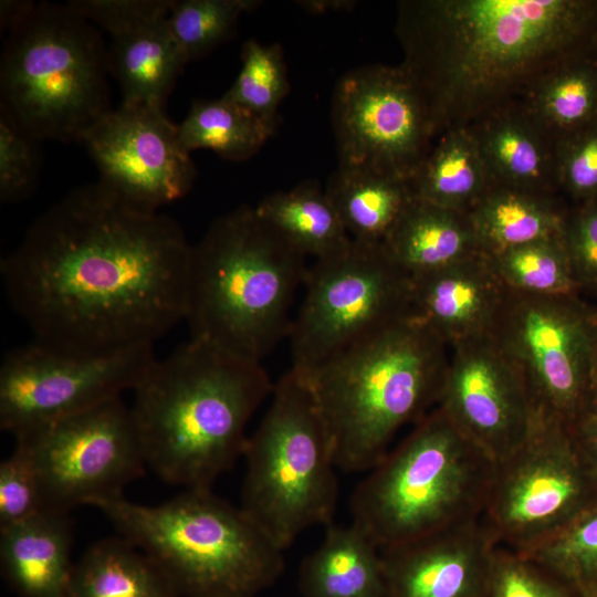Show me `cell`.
<instances>
[{"label":"cell","mask_w":597,"mask_h":597,"mask_svg":"<svg viewBox=\"0 0 597 597\" xmlns=\"http://www.w3.org/2000/svg\"><path fill=\"white\" fill-rule=\"evenodd\" d=\"M451 348L437 407L499 464L527 440L540 412L522 373L491 333Z\"/></svg>","instance_id":"obj_17"},{"label":"cell","mask_w":597,"mask_h":597,"mask_svg":"<svg viewBox=\"0 0 597 597\" xmlns=\"http://www.w3.org/2000/svg\"><path fill=\"white\" fill-rule=\"evenodd\" d=\"M569 428L586 468L597 483V410L588 406Z\"/></svg>","instance_id":"obj_41"},{"label":"cell","mask_w":597,"mask_h":597,"mask_svg":"<svg viewBox=\"0 0 597 597\" xmlns=\"http://www.w3.org/2000/svg\"><path fill=\"white\" fill-rule=\"evenodd\" d=\"M69 512L44 509L0 528V564L20 597H66L74 563Z\"/></svg>","instance_id":"obj_22"},{"label":"cell","mask_w":597,"mask_h":597,"mask_svg":"<svg viewBox=\"0 0 597 597\" xmlns=\"http://www.w3.org/2000/svg\"><path fill=\"white\" fill-rule=\"evenodd\" d=\"M119 535L147 554L180 597H254L284 568L283 551L241 509L211 489L156 505L98 502Z\"/></svg>","instance_id":"obj_6"},{"label":"cell","mask_w":597,"mask_h":597,"mask_svg":"<svg viewBox=\"0 0 597 597\" xmlns=\"http://www.w3.org/2000/svg\"><path fill=\"white\" fill-rule=\"evenodd\" d=\"M275 128L224 100H196L180 125L181 147L190 154L210 149L220 157L242 161L255 155L274 134Z\"/></svg>","instance_id":"obj_31"},{"label":"cell","mask_w":597,"mask_h":597,"mask_svg":"<svg viewBox=\"0 0 597 597\" xmlns=\"http://www.w3.org/2000/svg\"><path fill=\"white\" fill-rule=\"evenodd\" d=\"M489 256L511 291L536 295H576L579 292L563 234Z\"/></svg>","instance_id":"obj_33"},{"label":"cell","mask_w":597,"mask_h":597,"mask_svg":"<svg viewBox=\"0 0 597 597\" xmlns=\"http://www.w3.org/2000/svg\"><path fill=\"white\" fill-rule=\"evenodd\" d=\"M491 335L522 373L540 413L570 426L589 406L597 311L578 294L507 289Z\"/></svg>","instance_id":"obj_12"},{"label":"cell","mask_w":597,"mask_h":597,"mask_svg":"<svg viewBox=\"0 0 597 597\" xmlns=\"http://www.w3.org/2000/svg\"><path fill=\"white\" fill-rule=\"evenodd\" d=\"M589 406L597 410V337L590 374Z\"/></svg>","instance_id":"obj_44"},{"label":"cell","mask_w":597,"mask_h":597,"mask_svg":"<svg viewBox=\"0 0 597 597\" xmlns=\"http://www.w3.org/2000/svg\"><path fill=\"white\" fill-rule=\"evenodd\" d=\"M241 60V70L222 97L276 128L279 106L290 91L281 44L250 39L242 46Z\"/></svg>","instance_id":"obj_34"},{"label":"cell","mask_w":597,"mask_h":597,"mask_svg":"<svg viewBox=\"0 0 597 597\" xmlns=\"http://www.w3.org/2000/svg\"><path fill=\"white\" fill-rule=\"evenodd\" d=\"M488 597H576L530 558L498 547Z\"/></svg>","instance_id":"obj_38"},{"label":"cell","mask_w":597,"mask_h":597,"mask_svg":"<svg viewBox=\"0 0 597 597\" xmlns=\"http://www.w3.org/2000/svg\"><path fill=\"white\" fill-rule=\"evenodd\" d=\"M241 509L282 551L333 523L338 484L331 439L306 379L285 373L248 437Z\"/></svg>","instance_id":"obj_9"},{"label":"cell","mask_w":597,"mask_h":597,"mask_svg":"<svg viewBox=\"0 0 597 597\" xmlns=\"http://www.w3.org/2000/svg\"><path fill=\"white\" fill-rule=\"evenodd\" d=\"M304 597H385L380 551L356 526H326L323 541L300 569Z\"/></svg>","instance_id":"obj_24"},{"label":"cell","mask_w":597,"mask_h":597,"mask_svg":"<svg viewBox=\"0 0 597 597\" xmlns=\"http://www.w3.org/2000/svg\"><path fill=\"white\" fill-rule=\"evenodd\" d=\"M292 321L293 366L308 374L357 342L412 314L411 277L383 243L357 240L307 268Z\"/></svg>","instance_id":"obj_10"},{"label":"cell","mask_w":597,"mask_h":597,"mask_svg":"<svg viewBox=\"0 0 597 597\" xmlns=\"http://www.w3.org/2000/svg\"><path fill=\"white\" fill-rule=\"evenodd\" d=\"M14 439L34 464L45 509L70 512L124 496L147 468L122 397Z\"/></svg>","instance_id":"obj_14"},{"label":"cell","mask_w":597,"mask_h":597,"mask_svg":"<svg viewBox=\"0 0 597 597\" xmlns=\"http://www.w3.org/2000/svg\"><path fill=\"white\" fill-rule=\"evenodd\" d=\"M273 388L260 362L201 339L155 358L129 406L147 468L184 490L211 489L243 455L247 426Z\"/></svg>","instance_id":"obj_3"},{"label":"cell","mask_w":597,"mask_h":597,"mask_svg":"<svg viewBox=\"0 0 597 597\" xmlns=\"http://www.w3.org/2000/svg\"><path fill=\"white\" fill-rule=\"evenodd\" d=\"M411 279L481 252L467 212L415 198L383 243Z\"/></svg>","instance_id":"obj_23"},{"label":"cell","mask_w":597,"mask_h":597,"mask_svg":"<svg viewBox=\"0 0 597 597\" xmlns=\"http://www.w3.org/2000/svg\"><path fill=\"white\" fill-rule=\"evenodd\" d=\"M0 111L39 142H81L112 107L108 51L66 4L35 3L7 30Z\"/></svg>","instance_id":"obj_8"},{"label":"cell","mask_w":597,"mask_h":597,"mask_svg":"<svg viewBox=\"0 0 597 597\" xmlns=\"http://www.w3.org/2000/svg\"><path fill=\"white\" fill-rule=\"evenodd\" d=\"M395 33L434 138L522 103L597 33V1L404 0Z\"/></svg>","instance_id":"obj_2"},{"label":"cell","mask_w":597,"mask_h":597,"mask_svg":"<svg viewBox=\"0 0 597 597\" xmlns=\"http://www.w3.org/2000/svg\"><path fill=\"white\" fill-rule=\"evenodd\" d=\"M191 248L171 217L96 181L39 216L0 272L35 341L108 350L154 344L185 321Z\"/></svg>","instance_id":"obj_1"},{"label":"cell","mask_w":597,"mask_h":597,"mask_svg":"<svg viewBox=\"0 0 597 597\" xmlns=\"http://www.w3.org/2000/svg\"><path fill=\"white\" fill-rule=\"evenodd\" d=\"M255 0H172L169 29L188 61L200 59L226 42L242 13L260 6Z\"/></svg>","instance_id":"obj_35"},{"label":"cell","mask_w":597,"mask_h":597,"mask_svg":"<svg viewBox=\"0 0 597 597\" xmlns=\"http://www.w3.org/2000/svg\"><path fill=\"white\" fill-rule=\"evenodd\" d=\"M559 195L578 205L597 200V119L556 144Z\"/></svg>","instance_id":"obj_37"},{"label":"cell","mask_w":597,"mask_h":597,"mask_svg":"<svg viewBox=\"0 0 597 597\" xmlns=\"http://www.w3.org/2000/svg\"><path fill=\"white\" fill-rule=\"evenodd\" d=\"M66 597H180L143 551L119 536L88 547L74 563Z\"/></svg>","instance_id":"obj_28"},{"label":"cell","mask_w":597,"mask_h":597,"mask_svg":"<svg viewBox=\"0 0 597 597\" xmlns=\"http://www.w3.org/2000/svg\"><path fill=\"white\" fill-rule=\"evenodd\" d=\"M154 344L86 352L39 341L0 366V427L14 438L133 390L155 359Z\"/></svg>","instance_id":"obj_13"},{"label":"cell","mask_w":597,"mask_h":597,"mask_svg":"<svg viewBox=\"0 0 597 597\" xmlns=\"http://www.w3.org/2000/svg\"><path fill=\"white\" fill-rule=\"evenodd\" d=\"M563 238L579 291L597 293V200L568 210Z\"/></svg>","instance_id":"obj_40"},{"label":"cell","mask_w":597,"mask_h":597,"mask_svg":"<svg viewBox=\"0 0 597 597\" xmlns=\"http://www.w3.org/2000/svg\"><path fill=\"white\" fill-rule=\"evenodd\" d=\"M325 191L350 239L384 243L416 198L410 179L338 166Z\"/></svg>","instance_id":"obj_26"},{"label":"cell","mask_w":597,"mask_h":597,"mask_svg":"<svg viewBox=\"0 0 597 597\" xmlns=\"http://www.w3.org/2000/svg\"><path fill=\"white\" fill-rule=\"evenodd\" d=\"M82 143L98 181L138 209L158 212L192 187L196 167L164 106L123 103L106 113Z\"/></svg>","instance_id":"obj_16"},{"label":"cell","mask_w":597,"mask_h":597,"mask_svg":"<svg viewBox=\"0 0 597 597\" xmlns=\"http://www.w3.org/2000/svg\"><path fill=\"white\" fill-rule=\"evenodd\" d=\"M597 499L569 426L538 415L523 446L496 464L481 522L499 547L524 552Z\"/></svg>","instance_id":"obj_11"},{"label":"cell","mask_w":597,"mask_h":597,"mask_svg":"<svg viewBox=\"0 0 597 597\" xmlns=\"http://www.w3.org/2000/svg\"><path fill=\"white\" fill-rule=\"evenodd\" d=\"M298 6L312 13H323L327 10H349L355 1L349 0H324V1H298Z\"/></svg>","instance_id":"obj_43"},{"label":"cell","mask_w":597,"mask_h":597,"mask_svg":"<svg viewBox=\"0 0 597 597\" xmlns=\"http://www.w3.org/2000/svg\"><path fill=\"white\" fill-rule=\"evenodd\" d=\"M494 185L561 196L556 140L522 103L501 108L468 126Z\"/></svg>","instance_id":"obj_21"},{"label":"cell","mask_w":597,"mask_h":597,"mask_svg":"<svg viewBox=\"0 0 597 597\" xmlns=\"http://www.w3.org/2000/svg\"><path fill=\"white\" fill-rule=\"evenodd\" d=\"M254 208L301 253L315 260L339 252L352 240L325 189L315 181L273 192Z\"/></svg>","instance_id":"obj_29"},{"label":"cell","mask_w":597,"mask_h":597,"mask_svg":"<svg viewBox=\"0 0 597 597\" xmlns=\"http://www.w3.org/2000/svg\"><path fill=\"white\" fill-rule=\"evenodd\" d=\"M410 182L417 199L467 213L494 185L469 127L439 135Z\"/></svg>","instance_id":"obj_27"},{"label":"cell","mask_w":597,"mask_h":597,"mask_svg":"<svg viewBox=\"0 0 597 597\" xmlns=\"http://www.w3.org/2000/svg\"><path fill=\"white\" fill-rule=\"evenodd\" d=\"M40 480L28 452L15 443L0 463V528L44 510Z\"/></svg>","instance_id":"obj_39"},{"label":"cell","mask_w":597,"mask_h":597,"mask_svg":"<svg viewBox=\"0 0 597 597\" xmlns=\"http://www.w3.org/2000/svg\"><path fill=\"white\" fill-rule=\"evenodd\" d=\"M447 347L412 313L311 373L298 371L313 392L337 468L370 470L400 428L417 423L438 405L449 363Z\"/></svg>","instance_id":"obj_4"},{"label":"cell","mask_w":597,"mask_h":597,"mask_svg":"<svg viewBox=\"0 0 597 597\" xmlns=\"http://www.w3.org/2000/svg\"><path fill=\"white\" fill-rule=\"evenodd\" d=\"M495 472L436 407L356 486L352 524L381 552L480 519Z\"/></svg>","instance_id":"obj_7"},{"label":"cell","mask_w":597,"mask_h":597,"mask_svg":"<svg viewBox=\"0 0 597 597\" xmlns=\"http://www.w3.org/2000/svg\"><path fill=\"white\" fill-rule=\"evenodd\" d=\"M498 547L476 519L381 551L385 597H488Z\"/></svg>","instance_id":"obj_19"},{"label":"cell","mask_w":597,"mask_h":597,"mask_svg":"<svg viewBox=\"0 0 597 597\" xmlns=\"http://www.w3.org/2000/svg\"><path fill=\"white\" fill-rule=\"evenodd\" d=\"M411 284L413 315L451 347L491 333L507 293L482 252L412 277Z\"/></svg>","instance_id":"obj_20"},{"label":"cell","mask_w":597,"mask_h":597,"mask_svg":"<svg viewBox=\"0 0 597 597\" xmlns=\"http://www.w3.org/2000/svg\"><path fill=\"white\" fill-rule=\"evenodd\" d=\"M568 209L561 196L493 185L468 212L486 255L563 234Z\"/></svg>","instance_id":"obj_25"},{"label":"cell","mask_w":597,"mask_h":597,"mask_svg":"<svg viewBox=\"0 0 597 597\" xmlns=\"http://www.w3.org/2000/svg\"><path fill=\"white\" fill-rule=\"evenodd\" d=\"M172 0H73L70 8L107 31L109 72L123 103L164 106L189 62L168 24Z\"/></svg>","instance_id":"obj_18"},{"label":"cell","mask_w":597,"mask_h":597,"mask_svg":"<svg viewBox=\"0 0 597 597\" xmlns=\"http://www.w3.org/2000/svg\"><path fill=\"white\" fill-rule=\"evenodd\" d=\"M582 57L549 72L522 102L556 143L597 119V64Z\"/></svg>","instance_id":"obj_30"},{"label":"cell","mask_w":597,"mask_h":597,"mask_svg":"<svg viewBox=\"0 0 597 597\" xmlns=\"http://www.w3.org/2000/svg\"><path fill=\"white\" fill-rule=\"evenodd\" d=\"M39 142L0 111V200L13 203L34 190L40 169Z\"/></svg>","instance_id":"obj_36"},{"label":"cell","mask_w":597,"mask_h":597,"mask_svg":"<svg viewBox=\"0 0 597 597\" xmlns=\"http://www.w3.org/2000/svg\"><path fill=\"white\" fill-rule=\"evenodd\" d=\"M519 554L542 566L576 597H597V499L558 532Z\"/></svg>","instance_id":"obj_32"},{"label":"cell","mask_w":597,"mask_h":597,"mask_svg":"<svg viewBox=\"0 0 597 597\" xmlns=\"http://www.w3.org/2000/svg\"><path fill=\"white\" fill-rule=\"evenodd\" d=\"M332 124L338 166L407 179L436 140L425 102L400 64L344 74L333 93Z\"/></svg>","instance_id":"obj_15"},{"label":"cell","mask_w":597,"mask_h":597,"mask_svg":"<svg viewBox=\"0 0 597 597\" xmlns=\"http://www.w3.org/2000/svg\"><path fill=\"white\" fill-rule=\"evenodd\" d=\"M305 258L254 207L218 217L191 248L185 315L190 338L261 363L290 334Z\"/></svg>","instance_id":"obj_5"},{"label":"cell","mask_w":597,"mask_h":597,"mask_svg":"<svg viewBox=\"0 0 597 597\" xmlns=\"http://www.w3.org/2000/svg\"><path fill=\"white\" fill-rule=\"evenodd\" d=\"M35 6L32 1L21 0H1L0 2V22L1 30H9L11 27L22 20Z\"/></svg>","instance_id":"obj_42"}]
</instances>
